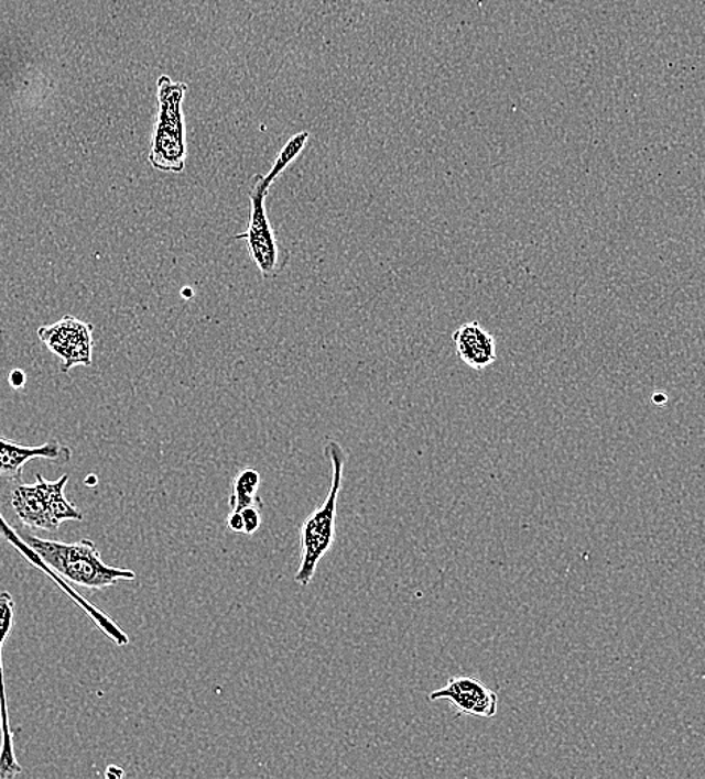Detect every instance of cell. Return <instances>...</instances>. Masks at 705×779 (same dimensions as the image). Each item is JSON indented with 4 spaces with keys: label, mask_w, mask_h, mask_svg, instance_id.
Wrapping results in <instances>:
<instances>
[{
    "label": "cell",
    "mask_w": 705,
    "mask_h": 779,
    "mask_svg": "<svg viewBox=\"0 0 705 779\" xmlns=\"http://www.w3.org/2000/svg\"><path fill=\"white\" fill-rule=\"evenodd\" d=\"M227 528L231 530V533L243 534L245 525L242 513L231 509L230 515L227 517Z\"/></svg>",
    "instance_id": "15"
},
{
    "label": "cell",
    "mask_w": 705,
    "mask_h": 779,
    "mask_svg": "<svg viewBox=\"0 0 705 779\" xmlns=\"http://www.w3.org/2000/svg\"><path fill=\"white\" fill-rule=\"evenodd\" d=\"M308 140L310 132L304 131L299 132V134L292 136V139L284 144L282 151L278 153L276 161L273 163L271 172H269L267 176H261V180H263V184L267 185L269 189H271L273 182H275L278 177H280L281 174L289 168V165L292 164L299 155H301V152L304 151Z\"/></svg>",
    "instance_id": "12"
},
{
    "label": "cell",
    "mask_w": 705,
    "mask_h": 779,
    "mask_svg": "<svg viewBox=\"0 0 705 779\" xmlns=\"http://www.w3.org/2000/svg\"><path fill=\"white\" fill-rule=\"evenodd\" d=\"M94 330L90 322L65 315L53 325L41 326L36 334L48 351L61 360V372L68 374L70 369L93 364Z\"/></svg>",
    "instance_id": "6"
},
{
    "label": "cell",
    "mask_w": 705,
    "mask_h": 779,
    "mask_svg": "<svg viewBox=\"0 0 705 779\" xmlns=\"http://www.w3.org/2000/svg\"><path fill=\"white\" fill-rule=\"evenodd\" d=\"M20 536L53 573L76 590L83 588L87 591H104L120 582L135 580L134 571L110 567L109 563L104 562L94 541L44 540L29 533Z\"/></svg>",
    "instance_id": "1"
},
{
    "label": "cell",
    "mask_w": 705,
    "mask_h": 779,
    "mask_svg": "<svg viewBox=\"0 0 705 779\" xmlns=\"http://www.w3.org/2000/svg\"><path fill=\"white\" fill-rule=\"evenodd\" d=\"M240 513H242L243 517V534H247V536H254L257 530L260 529L261 522H263L260 508H257V505H251V507L240 509Z\"/></svg>",
    "instance_id": "13"
},
{
    "label": "cell",
    "mask_w": 705,
    "mask_h": 779,
    "mask_svg": "<svg viewBox=\"0 0 705 779\" xmlns=\"http://www.w3.org/2000/svg\"><path fill=\"white\" fill-rule=\"evenodd\" d=\"M69 475L64 474L56 482H48L44 475L36 474L35 483H12L8 492V503L15 519L23 528L57 533L64 522L85 519L82 509L65 496Z\"/></svg>",
    "instance_id": "3"
},
{
    "label": "cell",
    "mask_w": 705,
    "mask_h": 779,
    "mask_svg": "<svg viewBox=\"0 0 705 779\" xmlns=\"http://www.w3.org/2000/svg\"><path fill=\"white\" fill-rule=\"evenodd\" d=\"M39 459L48 460L56 465H66L73 459V450L57 439H50L43 446H23L0 438V482H22L24 467Z\"/></svg>",
    "instance_id": "9"
},
{
    "label": "cell",
    "mask_w": 705,
    "mask_h": 779,
    "mask_svg": "<svg viewBox=\"0 0 705 779\" xmlns=\"http://www.w3.org/2000/svg\"><path fill=\"white\" fill-rule=\"evenodd\" d=\"M269 188L261 180V174L252 179L250 189V221L243 233L235 235V240H245L248 251L261 276L264 279L276 277L285 271L290 261V252L276 239L275 231L269 221L267 197Z\"/></svg>",
    "instance_id": "5"
},
{
    "label": "cell",
    "mask_w": 705,
    "mask_h": 779,
    "mask_svg": "<svg viewBox=\"0 0 705 779\" xmlns=\"http://www.w3.org/2000/svg\"><path fill=\"white\" fill-rule=\"evenodd\" d=\"M0 538L7 541L8 545L15 546L20 541V534L12 528L11 524H8L3 516L0 515Z\"/></svg>",
    "instance_id": "14"
},
{
    "label": "cell",
    "mask_w": 705,
    "mask_h": 779,
    "mask_svg": "<svg viewBox=\"0 0 705 779\" xmlns=\"http://www.w3.org/2000/svg\"><path fill=\"white\" fill-rule=\"evenodd\" d=\"M261 483L260 472L254 468H245L238 475L235 476L234 487H231L230 508L235 512L251 507L261 503L257 492H259Z\"/></svg>",
    "instance_id": "11"
},
{
    "label": "cell",
    "mask_w": 705,
    "mask_h": 779,
    "mask_svg": "<svg viewBox=\"0 0 705 779\" xmlns=\"http://www.w3.org/2000/svg\"><path fill=\"white\" fill-rule=\"evenodd\" d=\"M8 381H10L12 388H22L24 383H26V374H24L23 371H20V369H15V371L11 372Z\"/></svg>",
    "instance_id": "16"
},
{
    "label": "cell",
    "mask_w": 705,
    "mask_h": 779,
    "mask_svg": "<svg viewBox=\"0 0 705 779\" xmlns=\"http://www.w3.org/2000/svg\"><path fill=\"white\" fill-rule=\"evenodd\" d=\"M325 456L332 467L330 487L321 507L311 513L301 528V566L294 575V582L301 588H308L313 582L318 563L329 552L337 538L338 498L343 489L347 454L341 445L329 441L325 446Z\"/></svg>",
    "instance_id": "2"
},
{
    "label": "cell",
    "mask_w": 705,
    "mask_h": 779,
    "mask_svg": "<svg viewBox=\"0 0 705 779\" xmlns=\"http://www.w3.org/2000/svg\"><path fill=\"white\" fill-rule=\"evenodd\" d=\"M106 775L109 778H120L123 777V770L118 768V766H110V768L107 769Z\"/></svg>",
    "instance_id": "17"
},
{
    "label": "cell",
    "mask_w": 705,
    "mask_h": 779,
    "mask_svg": "<svg viewBox=\"0 0 705 779\" xmlns=\"http://www.w3.org/2000/svg\"><path fill=\"white\" fill-rule=\"evenodd\" d=\"M15 603L8 591L0 592V732H2V745H0V779L19 777L23 772L22 765L17 760L14 751V735L10 725V714H8V703L6 693V681H3V645L10 637L14 628Z\"/></svg>",
    "instance_id": "7"
},
{
    "label": "cell",
    "mask_w": 705,
    "mask_h": 779,
    "mask_svg": "<svg viewBox=\"0 0 705 779\" xmlns=\"http://www.w3.org/2000/svg\"><path fill=\"white\" fill-rule=\"evenodd\" d=\"M456 354L475 371H485L497 360L496 339L479 322H467L452 334Z\"/></svg>",
    "instance_id": "10"
},
{
    "label": "cell",
    "mask_w": 705,
    "mask_h": 779,
    "mask_svg": "<svg viewBox=\"0 0 705 779\" xmlns=\"http://www.w3.org/2000/svg\"><path fill=\"white\" fill-rule=\"evenodd\" d=\"M429 700L430 702L449 700L456 710L455 718L459 715H468L489 720L494 718L499 711V695L496 691L471 677L451 678L445 687L430 693Z\"/></svg>",
    "instance_id": "8"
},
{
    "label": "cell",
    "mask_w": 705,
    "mask_h": 779,
    "mask_svg": "<svg viewBox=\"0 0 705 779\" xmlns=\"http://www.w3.org/2000/svg\"><path fill=\"white\" fill-rule=\"evenodd\" d=\"M158 87L161 109L153 131L149 163L158 172L182 173L185 169L186 141L181 103L186 86L164 76L160 78Z\"/></svg>",
    "instance_id": "4"
}]
</instances>
